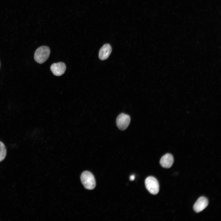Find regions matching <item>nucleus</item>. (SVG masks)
Returning <instances> with one entry per match:
<instances>
[{
	"instance_id": "obj_9",
	"label": "nucleus",
	"mask_w": 221,
	"mask_h": 221,
	"mask_svg": "<svg viewBox=\"0 0 221 221\" xmlns=\"http://www.w3.org/2000/svg\"><path fill=\"white\" fill-rule=\"evenodd\" d=\"M6 154V149L4 144L0 141V162L5 158Z\"/></svg>"
},
{
	"instance_id": "obj_5",
	"label": "nucleus",
	"mask_w": 221,
	"mask_h": 221,
	"mask_svg": "<svg viewBox=\"0 0 221 221\" xmlns=\"http://www.w3.org/2000/svg\"><path fill=\"white\" fill-rule=\"evenodd\" d=\"M66 69V65L62 62L53 64L50 67V70L55 76H60L65 72Z\"/></svg>"
},
{
	"instance_id": "obj_1",
	"label": "nucleus",
	"mask_w": 221,
	"mask_h": 221,
	"mask_svg": "<svg viewBox=\"0 0 221 221\" xmlns=\"http://www.w3.org/2000/svg\"><path fill=\"white\" fill-rule=\"evenodd\" d=\"M50 53L49 48L43 46L38 48L34 54V59L37 63L40 64L45 62L48 58Z\"/></svg>"
},
{
	"instance_id": "obj_3",
	"label": "nucleus",
	"mask_w": 221,
	"mask_h": 221,
	"mask_svg": "<svg viewBox=\"0 0 221 221\" xmlns=\"http://www.w3.org/2000/svg\"><path fill=\"white\" fill-rule=\"evenodd\" d=\"M145 186L146 189L151 194H157L159 190V184L157 180L154 177H147L145 180Z\"/></svg>"
},
{
	"instance_id": "obj_7",
	"label": "nucleus",
	"mask_w": 221,
	"mask_h": 221,
	"mask_svg": "<svg viewBox=\"0 0 221 221\" xmlns=\"http://www.w3.org/2000/svg\"><path fill=\"white\" fill-rule=\"evenodd\" d=\"M112 50L110 44H104L99 51V59L101 60L107 59L111 53Z\"/></svg>"
},
{
	"instance_id": "obj_4",
	"label": "nucleus",
	"mask_w": 221,
	"mask_h": 221,
	"mask_svg": "<svg viewBox=\"0 0 221 221\" xmlns=\"http://www.w3.org/2000/svg\"><path fill=\"white\" fill-rule=\"evenodd\" d=\"M130 120V117L129 115L124 113H121L117 118L116 120L117 126L120 130H124L128 126Z\"/></svg>"
},
{
	"instance_id": "obj_8",
	"label": "nucleus",
	"mask_w": 221,
	"mask_h": 221,
	"mask_svg": "<svg viewBox=\"0 0 221 221\" xmlns=\"http://www.w3.org/2000/svg\"><path fill=\"white\" fill-rule=\"evenodd\" d=\"M174 162V159L172 155L170 153H167L161 158L160 164L163 167L166 168H170Z\"/></svg>"
},
{
	"instance_id": "obj_6",
	"label": "nucleus",
	"mask_w": 221,
	"mask_h": 221,
	"mask_svg": "<svg viewBox=\"0 0 221 221\" xmlns=\"http://www.w3.org/2000/svg\"><path fill=\"white\" fill-rule=\"evenodd\" d=\"M208 204V200L207 198L204 196L200 197L194 204L193 210L197 213L200 212L207 207Z\"/></svg>"
},
{
	"instance_id": "obj_10",
	"label": "nucleus",
	"mask_w": 221,
	"mask_h": 221,
	"mask_svg": "<svg viewBox=\"0 0 221 221\" xmlns=\"http://www.w3.org/2000/svg\"><path fill=\"white\" fill-rule=\"evenodd\" d=\"M135 178V175H132L130 176V180L131 181H133L134 180Z\"/></svg>"
},
{
	"instance_id": "obj_2",
	"label": "nucleus",
	"mask_w": 221,
	"mask_h": 221,
	"mask_svg": "<svg viewBox=\"0 0 221 221\" xmlns=\"http://www.w3.org/2000/svg\"><path fill=\"white\" fill-rule=\"evenodd\" d=\"M81 180L84 187L87 189H93L96 185L95 178L93 174L88 171L83 172L81 176Z\"/></svg>"
}]
</instances>
